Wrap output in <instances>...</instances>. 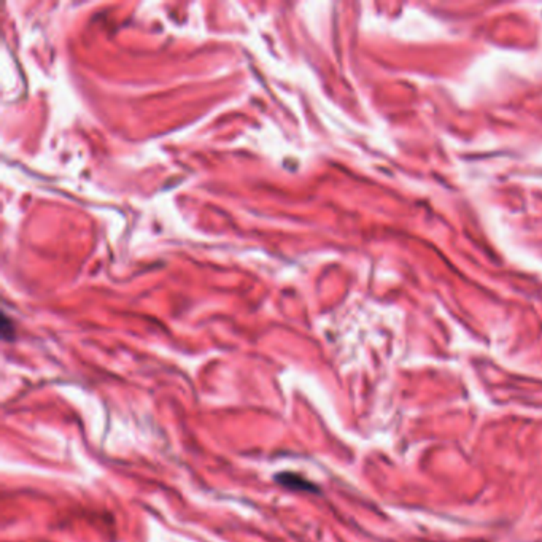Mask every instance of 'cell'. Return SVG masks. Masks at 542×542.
<instances>
[{
    "label": "cell",
    "mask_w": 542,
    "mask_h": 542,
    "mask_svg": "<svg viewBox=\"0 0 542 542\" xmlns=\"http://www.w3.org/2000/svg\"><path fill=\"white\" fill-rule=\"evenodd\" d=\"M277 480L280 484L288 486V488H293V490H305V491H317V486L314 484H310V482L304 480L303 478H299V475L296 474H291V473H283V474H279L277 475Z\"/></svg>",
    "instance_id": "1"
}]
</instances>
